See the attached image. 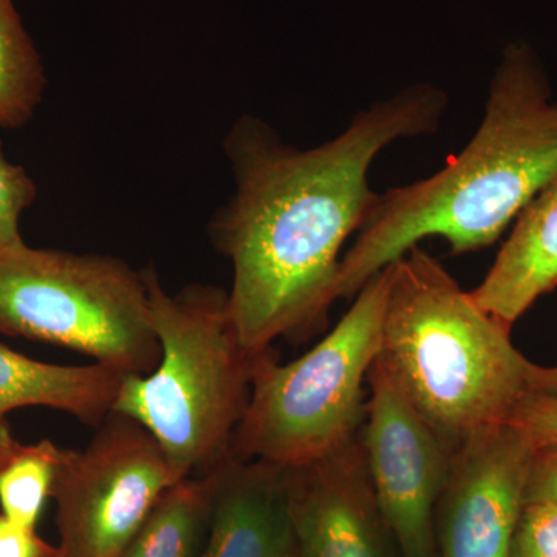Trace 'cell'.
<instances>
[{
  "label": "cell",
  "mask_w": 557,
  "mask_h": 557,
  "mask_svg": "<svg viewBox=\"0 0 557 557\" xmlns=\"http://www.w3.org/2000/svg\"><path fill=\"white\" fill-rule=\"evenodd\" d=\"M448 104L442 87L410 84L310 149L288 145L256 116L234 123L225 152L236 186L211 239L233 265L230 311L248 351L324 327L344 244L379 196L369 182L373 161L399 139L437 134Z\"/></svg>",
  "instance_id": "obj_1"
},
{
  "label": "cell",
  "mask_w": 557,
  "mask_h": 557,
  "mask_svg": "<svg viewBox=\"0 0 557 557\" xmlns=\"http://www.w3.org/2000/svg\"><path fill=\"white\" fill-rule=\"evenodd\" d=\"M556 177L552 83L528 44H509L468 145L431 177L379 193L341 258L336 300L355 298L366 282L429 237L448 242L456 256L491 247Z\"/></svg>",
  "instance_id": "obj_2"
},
{
  "label": "cell",
  "mask_w": 557,
  "mask_h": 557,
  "mask_svg": "<svg viewBox=\"0 0 557 557\" xmlns=\"http://www.w3.org/2000/svg\"><path fill=\"white\" fill-rule=\"evenodd\" d=\"M376 364L450 454L509 423L533 392L536 364L511 329L417 245L392 263Z\"/></svg>",
  "instance_id": "obj_3"
},
{
  "label": "cell",
  "mask_w": 557,
  "mask_h": 557,
  "mask_svg": "<svg viewBox=\"0 0 557 557\" xmlns=\"http://www.w3.org/2000/svg\"><path fill=\"white\" fill-rule=\"evenodd\" d=\"M145 276L160 361L124 376L113 410L156 438L175 478L208 475L233 457L260 354L240 343L228 293L194 284L171 295L156 271Z\"/></svg>",
  "instance_id": "obj_4"
},
{
  "label": "cell",
  "mask_w": 557,
  "mask_h": 557,
  "mask_svg": "<svg viewBox=\"0 0 557 557\" xmlns=\"http://www.w3.org/2000/svg\"><path fill=\"white\" fill-rule=\"evenodd\" d=\"M388 274L387 267L366 282L336 327L302 357L281 364L271 348L260 354L231 456L298 468L358 437L364 384L380 355Z\"/></svg>",
  "instance_id": "obj_5"
},
{
  "label": "cell",
  "mask_w": 557,
  "mask_h": 557,
  "mask_svg": "<svg viewBox=\"0 0 557 557\" xmlns=\"http://www.w3.org/2000/svg\"><path fill=\"white\" fill-rule=\"evenodd\" d=\"M0 333L44 341L124 375L160 361L145 271L100 255L0 249Z\"/></svg>",
  "instance_id": "obj_6"
},
{
  "label": "cell",
  "mask_w": 557,
  "mask_h": 557,
  "mask_svg": "<svg viewBox=\"0 0 557 557\" xmlns=\"http://www.w3.org/2000/svg\"><path fill=\"white\" fill-rule=\"evenodd\" d=\"M178 479L138 421L109 413L83 450L65 449L53 497L61 557H116Z\"/></svg>",
  "instance_id": "obj_7"
},
{
  "label": "cell",
  "mask_w": 557,
  "mask_h": 557,
  "mask_svg": "<svg viewBox=\"0 0 557 557\" xmlns=\"http://www.w3.org/2000/svg\"><path fill=\"white\" fill-rule=\"evenodd\" d=\"M359 438L370 482L401 557H437L435 511L450 453L384 370L373 364Z\"/></svg>",
  "instance_id": "obj_8"
},
{
  "label": "cell",
  "mask_w": 557,
  "mask_h": 557,
  "mask_svg": "<svg viewBox=\"0 0 557 557\" xmlns=\"http://www.w3.org/2000/svg\"><path fill=\"white\" fill-rule=\"evenodd\" d=\"M534 450L525 432L507 423L450 454L435 511L437 557H509Z\"/></svg>",
  "instance_id": "obj_9"
},
{
  "label": "cell",
  "mask_w": 557,
  "mask_h": 557,
  "mask_svg": "<svg viewBox=\"0 0 557 557\" xmlns=\"http://www.w3.org/2000/svg\"><path fill=\"white\" fill-rule=\"evenodd\" d=\"M296 557H401L381 515L361 438L287 469Z\"/></svg>",
  "instance_id": "obj_10"
},
{
  "label": "cell",
  "mask_w": 557,
  "mask_h": 557,
  "mask_svg": "<svg viewBox=\"0 0 557 557\" xmlns=\"http://www.w3.org/2000/svg\"><path fill=\"white\" fill-rule=\"evenodd\" d=\"M200 557H296L287 468L231 457L218 469Z\"/></svg>",
  "instance_id": "obj_11"
},
{
  "label": "cell",
  "mask_w": 557,
  "mask_h": 557,
  "mask_svg": "<svg viewBox=\"0 0 557 557\" xmlns=\"http://www.w3.org/2000/svg\"><path fill=\"white\" fill-rule=\"evenodd\" d=\"M557 288V177L512 223L496 262L472 298L512 327L542 296Z\"/></svg>",
  "instance_id": "obj_12"
},
{
  "label": "cell",
  "mask_w": 557,
  "mask_h": 557,
  "mask_svg": "<svg viewBox=\"0 0 557 557\" xmlns=\"http://www.w3.org/2000/svg\"><path fill=\"white\" fill-rule=\"evenodd\" d=\"M124 376L100 362L58 366L36 361L0 344V416L42 406L98 426L112 412Z\"/></svg>",
  "instance_id": "obj_13"
},
{
  "label": "cell",
  "mask_w": 557,
  "mask_h": 557,
  "mask_svg": "<svg viewBox=\"0 0 557 557\" xmlns=\"http://www.w3.org/2000/svg\"><path fill=\"white\" fill-rule=\"evenodd\" d=\"M218 471L178 480L164 491L116 557H200Z\"/></svg>",
  "instance_id": "obj_14"
},
{
  "label": "cell",
  "mask_w": 557,
  "mask_h": 557,
  "mask_svg": "<svg viewBox=\"0 0 557 557\" xmlns=\"http://www.w3.org/2000/svg\"><path fill=\"white\" fill-rule=\"evenodd\" d=\"M46 78L38 51L14 0H0V126L27 123L42 97Z\"/></svg>",
  "instance_id": "obj_15"
},
{
  "label": "cell",
  "mask_w": 557,
  "mask_h": 557,
  "mask_svg": "<svg viewBox=\"0 0 557 557\" xmlns=\"http://www.w3.org/2000/svg\"><path fill=\"white\" fill-rule=\"evenodd\" d=\"M64 454L65 449L58 448L50 440L17 445L0 469V509L7 519L36 530L47 500L53 496Z\"/></svg>",
  "instance_id": "obj_16"
},
{
  "label": "cell",
  "mask_w": 557,
  "mask_h": 557,
  "mask_svg": "<svg viewBox=\"0 0 557 557\" xmlns=\"http://www.w3.org/2000/svg\"><path fill=\"white\" fill-rule=\"evenodd\" d=\"M35 183L27 172L11 163L0 148V249L21 244L22 212L35 200Z\"/></svg>",
  "instance_id": "obj_17"
},
{
  "label": "cell",
  "mask_w": 557,
  "mask_h": 557,
  "mask_svg": "<svg viewBox=\"0 0 557 557\" xmlns=\"http://www.w3.org/2000/svg\"><path fill=\"white\" fill-rule=\"evenodd\" d=\"M509 557H557V505L523 507Z\"/></svg>",
  "instance_id": "obj_18"
},
{
  "label": "cell",
  "mask_w": 557,
  "mask_h": 557,
  "mask_svg": "<svg viewBox=\"0 0 557 557\" xmlns=\"http://www.w3.org/2000/svg\"><path fill=\"white\" fill-rule=\"evenodd\" d=\"M509 424L525 432L536 448L557 443V394L531 392L512 413Z\"/></svg>",
  "instance_id": "obj_19"
},
{
  "label": "cell",
  "mask_w": 557,
  "mask_h": 557,
  "mask_svg": "<svg viewBox=\"0 0 557 557\" xmlns=\"http://www.w3.org/2000/svg\"><path fill=\"white\" fill-rule=\"evenodd\" d=\"M528 504L557 505V443L534 450L525 486Z\"/></svg>",
  "instance_id": "obj_20"
},
{
  "label": "cell",
  "mask_w": 557,
  "mask_h": 557,
  "mask_svg": "<svg viewBox=\"0 0 557 557\" xmlns=\"http://www.w3.org/2000/svg\"><path fill=\"white\" fill-rule=\"evenodd\" d=\"M51 547L32 528L17 525L0 512V557H53Z\"/></svg>",
  "instance_id": "obj_21"
},
{
  "label": "cell",
  "mask_w": 557,
  "mask_h": 557,
  "mask_svg": "<svg viewBox=\"0 0 557 557\" xmlns=\"http://www.w3.org/2000/svg\"><path fill=\"white\" fill-rule=\"evenodd\" d=\"M533 392L541 394H557V366L555 368H542L536 364L531 380Z\"/></svg>",
  "instance_id": "obj_22"
},
{
  "label": "cell",
  "mask_w": 557,
  "mask_h": 557,
  "mask_svg": "<svg viewBox=\"0 0 557 557\" xmlns=\"http://www.w3.org/2000/svg\"><path fill=\"white\" fill-rule=\"evenodd\" d=\"M17 445H20V443L13 438V435H11L5 416H0V469L5 467L7 461H9L11 454L14 453Z\"/></svg>",
  "instance_id": "obj_23"
},
{
  "label": "cell",
  "mask_w": 557,
  "mask_h": 557,
  "mask_svg": "<svg viewBox=\"0 0 557 557\" xmlns=\"http://www.w3.org/2000/svg\"><path fill=\"white\" fill-rule=\"evenodd\" d=\"M53 557H61V556H60V552H58V555H54Z\"/></svg>",
  "instance_id": "obj_24"
}]
</instances>
